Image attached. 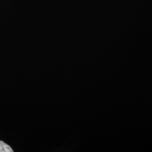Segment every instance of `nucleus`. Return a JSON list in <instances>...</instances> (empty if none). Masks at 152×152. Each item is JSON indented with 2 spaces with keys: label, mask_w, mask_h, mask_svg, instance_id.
Wrapping results in <instances>:
<instances>
[{
  "label": "nucleus",
  "mask_w": 152,
  "mask_h": 152,
  "mask_svg": "<svg viewBox=\"0 0 152 152\" xmlns=\"http://www.w3.org/2000/svg\"><path fill=\"white\" fill-rule=\"evenodd\" d=\"M11 147L4 141H0V152H12Z\"/></svg>",
  "instance_id": "obj_1"
}]
</instances>
